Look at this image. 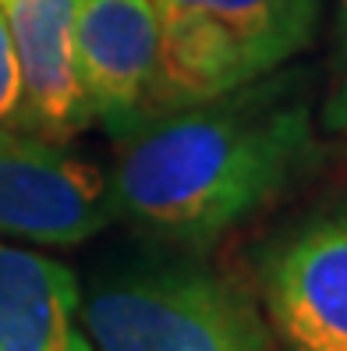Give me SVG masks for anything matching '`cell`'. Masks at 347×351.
<instances>
[{
  "label": "cell",
  "mask_w": 347,
  "mask_h": 351,
  "mask_svg": "<svg viewBox=\"0 0 347 351\" xmlns=\"http://www.w3.org/2000/svg\"><path fill=\"white\" fill-rule=\"evenodd\" d=\"M92 351H270L255 302L188 259L142 256L81 287Z\"/></svg>",
  "instance_id": "7a4b0ae2"
},
{
  "label": "cell",
  "mask_w": 347,
  "mask_h": 351,
  "mask_svg": "<svg viewBox=\"0 0 347 351\" xmlns=\"http://www.w3.org/2000/svg\"><path fill=\"white\" fill-rule=\"evenodd\" d=\"M0 128H22V75L4 14H0Z\"/></svg>",
  "instance_id": "30bf717a"
},
{
  "label": "cell",
  "mask_w": 347,
  "mask_h": 351,
  "mask_svg": "<svg viewBox=\"0 0 347 351\" xmlns=\"http://www.w3.org/2000/svg\"><path fill=\"white\" fill-rule=\"evenodd\" d=\"M114 138L117 217L188 249L266 210L316 146L305 96L270 75L216 99L149 110Z\"/></svg>",
  "instance_id": "6da1fadb"
},
{
  "label": "cell",
  "mask_w": 347,
  "mask_h": 351,
  "mask_svg": "<svg viewBox=\"0 0 347 351\" xmlns=\"http://www.w3.org/2000/svg\"><path fill=\"white\" fill-rule=\"evenodd\" d=\"M156 4L209 14L241 39L262 75H273L283 60L309 47L322 0H156Z\"/></svg>",
  "instance_id": "9c48e42d"
},
{
  "label": "cell",
  "mask_w": 347,
  "mask_h": 351,
  "mask_svg": "<svg viewBox=\"0 0 347 351\" xmlns=\"http://www.w3.org/2000/svg\"><path fill=\"white\" fill-rule=\"evenodd\" d=\"M159 71L156 0H78L75 75L89 121L110 132L153 110Z\"/></svg>",
  "instance_id": "5b68a950"
},
{
  "label": "cell",
  "mask_w": 347,
  "mask_h": 351,
  "mask_svg": "<svg viewBox=\"0 0 347 351\" xmlns=\"http://www.w3.org/2000/svg\"><path fill=\"white\" fill-rule=\"evenodd\" d=\"M259 280L283 351H347V202L280 238Z\"/></svg>",
  "instance_id": "277c9868"
},
{
  "label": "cell",
  "mask_w": 347,
  "mask_h": 351,
  "mask_svg": "<svg viewBox=\"0 0 347 351\" xmlns=\"http://www.w3.org/2000/svg\"><path fill=\"white\" fill-rule=\"evenodd\" d=\"M337 11H340V29L347 32V0H337Z\"/></svg>",
  "instance_id": "7c38bea8"
},
{
  "label": "cell",
  "mask_w": 347,
  "mask_h": 351,
  "mask_svg": "<svg viewBox=\"0 0 347 351\" xmlns=\"http://www.w3.org/2000/svg\"><path fill=\"white\" fill-rule=\"evenodd\" d=\"M78 0H0L22 75V128L71 138L89 128V110L75 75Z\"/></svg>",
  "instance_id": "8992f818"
},
{
  "label": "cell",
  "mask_w": 347,
  "mask_h": 351,
  "mask_svg": "<svg viewBox=\"0 0 347 351\" xmlns=\"http://www.w3.org/2000/svg\"><path fill=\"white\" fill-rule=\"evenodd\" d=\"M110 174L60 138L0 128V241L75 249L114 223Z\"/></svg>",
  "instance_id": "3957f363"
},
{
  "label": "cell",
  "mask_w": 347,
  "mask_h": 351,
  "mask_svg": "<svg viewBox=\"0 0 347 351\" xmlns=\"http://www.w3.org/2000/svg\"><path fill=\"white\" fill-rule=\"evenodd\" d=\"M0 351H92L78 277L14 241H0Z\"/></svg>",
  "instance_id": "52a82bcc"
},
{
  "label": "cell",
  "mask_w": 347,
  "mask_h": 351,
  "mask_svg": "<svg viewBox=\"0 0 347 351\" xmlns=\"http://www.w3.org/2000/svg\"><path fill=\"white\" fill-rule=\"evenodd\" d=\"M344 36H347V32H344ZM330 128L347 138V71H344V82H340V89H337L333 107H330Z\"/></svg>",
  "instance_id": "8fae6325"
},
{
  "label": "cell",
  "mask_w": 347,
  "mask_h": 351,
  "mask_svg": "<svg viewBox=\"0 0 347 351\" xmlns=\"http://www.w3.org/2000/svg\"><path fill=\"white\" fill-rule=\"evenodd\" d=\"M159 8V71L153 110L185 107L227 96L255 78H266L241 47V39L213 22L209 14L188 8Z\"/></svg>",
  "instance_id": "ba28073f"
}]
</instances>
